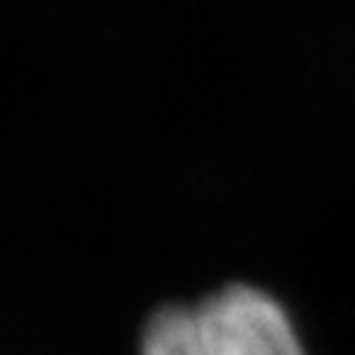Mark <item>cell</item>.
I'll return each instance as SVG.
<instances>
[{"instance_id":"6da1fadb","label":"cell","mask_w":355,"mask_h":355,"mask_svg":"<svg viewBox=\"0 0 355 355\" xmlns=\"http://www.w3.org/2000/svg\"><path fill=\"white\" fill-rule=\"evenodd\" d=\"M142 355H305L291 314L252 284H228L190 305L157 311Z\"/></svg>"}]
</instances>
